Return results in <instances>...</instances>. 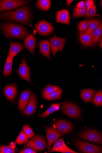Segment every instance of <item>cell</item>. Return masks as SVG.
I'll use <instances>...</instances> for the list:
<instances>
[{"label":"cell","mask_w":102,"mask_h":153,"mask_svg":"<svg viewBox=\"0 0 102 153\" xmlns=\"http://www.w3.org/2000/svg\"><path fill=\"white\" fill-rule=\"evenodd\" d=\"M0 16L7 20L27 24L30 20L31 13L30 8L25 7L15 10L1 14Z\"/></svg>","instance_id":"6da1fadb"},{"label":"cell","mask_w":102,"mask_h":153,"mask_svg":"<svg viewBox=\"0 0 102 153\" xmlns=\"http://www.w3.org/2000/svg\"><path fill=\"white\" fill-rule=\"evenodd\" d=\"M1 27L6 35L13 38L23 39L28 33L25 27L16 24H4L2 25Z\"/></svg>","instance_id":"7a4b0ae2"},{"label":"cell","mask_w":102,"mask_h":153,"mask_svg":"<svg viewBox=\"0 0 102 153\" xmlns=\"http://www.w3.org/2000/svg\"><path fill=\"white\" fill-rule=\"evenodd\" d=\"M47 145V143L44 137L40 135H36L31 140L27 141L25 146L35 151H40L44 150Z\"/></svg>","instance_id":"3957f363"},{"label":"cell","mask_w":102,"mask_h":153,"mask_svg":"<svg viewBox=\"0 0 102 153\" xmlns=\"http://www.w3.org/2000/svg\"><path fill=\"white\" fill-rule=\"evenodd\" d=\"M74 143L80 151L82 153H101L102 152V148L100 146L77 140H74Z\"/></svg>","instance_id":"277c9868"},{"label":"cell","mask_w":102,"mask_h":153,"mask_svg":"<svg viewBox=\"0 0 102 153\" xmlns=\"http://www.w3.org/2000/svg\"><path fill=\"white\" fill-rule=\"evenodd\" d=\"M79 137L82 140L102 145V135L98 131L94 130H86L80 133Z\"/></svg>","instance_id":"5b68a950"},{"label":"cell","mask_w":102,"mask_h":153,"mask_svg":"<svg viewBox=\"0 0 102 153\" xmlns=\"http://www.w3.org/2000/svg\"><path fill=\"white\" fill-rule=\"evenodd\" d=\"M63 113L70 117L79 118L80 116V111L75 104L70 102H64L62 106Z\"/></svg>","instance_id":"8992f818"},{"label":"cell","mask_w":102,"mask_h":153,"mask_svg":"<svg viewBox=\"0 0 102 153\" xmlns=\"http://www.w3.org/2000/svg\"><path fill=\"white\" fill-rule=\"evenodd\" d=\"M67 38H61L55 36L50 39L51 51L54 57L58 51H62L64 48Z\"/></svg>","instance_id":"52a82bcc"},{"label":"cell","mask_w":102,"mask_h":153,"mask_svg":"<svg viewBox=\"0 0 102 153\" xmlns=\"http://www.w3.org/2000/svg\"><path fill=\"white\" fill-rule=\"evenodd\" d=\"M28 3L26 1H0V12L13 9L23 6Z\"/></svg>","instance_id":"ba28073f"},{"label":"cell","mask_w":102,"mask_h":153,"mask_svg":"<svg viewBox=\"0 0 102 153\" xmlns=\"http://www.w3.org/2000/svg\"><path fill=\"white\" fill-rule=\"evenodd\" d=\"M36 29L39 34L48 36L53 32L54 28L49 23L45 20H42L37 24Z\"/></svg>","instance_id":"9c48e42d"},{"label":"cell","mask_w":102,"mask_h":153,"mask_svg":"<svg viewBox=\"0 0 102 153\" xmlns=\"http://www.w3.org/2000/svg\"><path fill=\"white\" fill-rule=\"evenodd\" d=\"M31 68L26 63L25 58L24 57L18 70L20 77L31 82V79L30 76Z\"/></svg>","instance_id":"30bf717a"},{"label":"cell","mask_w":102,"mask_h":153,"mask_svg":"<svg viewBox=\"0 0 102 153\" xmlns=\"http://www.w3.org/2000/svg\"><path fill=\"white\" fill-rule=\"evenodd\" d=\"M57 131L63 135L70 132L72 130V125L69 122L60 120L55 122L53 124Z\"/></svg>","instance_id":"8fae6325"},{"label":"cell","mask_w":102,"mask_h":153,"mask_svg":"<svg viewBox=\"0 0 102 153\" xmlns=\"http://www.w3.org/2000/svg\"><path fill=\"white\" fill-rule=\"evenodd\" d=\"M45 130L47 134V140L49 144L47 148L49 150H50L51 149V146L52 143L57 140L62 135L52 127L46 128Z\"/></svg>","instance_id":"7c38bea8"},{"label":"cell","mask_w":102,"mask_h":153,"mask_svg":"<svg viewBox=\"0 0 102 153\" xmlns=\"http://www.w3.org/2000/svg\"><path fill=\"white\" fill-rule=\"evenodd\" d=\"M40 53L51 61V45L48 40H41L39 45Z\"/></svg>","instance_id":"4fadbf2b"},{"label":"cell","mask_w":102,"mask_h":153,"mask_svg":"<svg viewBox=\"0 0 102 153\" xmlns=\"http://www.w3.org/2000/svg\"><path fill=\"white\" fill-rule=\"evenodd\" d=\"M36 45V42L35 36L33 34H30L26 36L24 41L25 47L33 55L35 54Z\"/></svg>","instance_id":"5bb4252c"},{"label":"cell","mask_w":102,"mask_h":153,"mask_svg":"<svg viewBox=\"0 0 102 153\" xmlns=\"http://www.w3.org/2000/svg\"><path fill=\"white\" fill-rule=\"evenodd\" d=\"M56 22L69 25L70 23L69 14L68 10L63 9L56 13Z\"/></svg>","instance_id":"9a60e30c"},{"label":"cell","mask_w":102,"mask_h":153,"mask_svg":"<svg viewBox=\"0 0 102 153\" xmlns=\"http://www.w3.org/2000/svg\"><path fill=\"white\" fill-rule=\"evenodd\" d=\"M37 102L36 96L33 92L30 99L28 101L27 105L23 113L25 115H31L33 114L36 110Z\"/></svg>","instance_id":"2e32d148"},{"label":"cell","mask_w":102,"mask_h":153,"mask_svg":"<svg viewBox=\"0 0 102 153\" xmlns=\"http://www.w3.org/2000/svg\"><path fill=\"white\" fill-rule=\"evenodd\" d=\"M31 94L30 90L24 91L21 94L19 102V108L21 112H23L28 104Z\"/></svg>","instance_id":"e0dca14e"},{"label":"cell","mask_w":102,"mask_h":153,"mask_svg":"<svg viewBox=\"0 0 102 153\" xmlns=\"http://www.w3.org/2000/svg\"><path fill=\"white\" fill-rule=\"evenodd\" d=\"M24 48V46L21 43L11 42L8 55L13 58L19 52L22 51Z\"/></svg>","instance_id":"ac0fdd59"},{"label":"cell","mask_w":102,"mask_h":153,"mask_svg":"<svg viewBox=\"0 0 102 153\" xmlns=\"http://www.w3.org/2000/svg\"><path fill=\"white\" fill-rule=\"evenodd\" d=\"M102 35V24L95 29L90 35L92 39L93 46L96 45L101 38Z\"/></svg>","instance_id":"d6986e66"},{"label":"cell","mask_w":102,"mask_h":153,"mask_svg":"<svg viewBox=\"0 0 102 153\" xmlns=\"http://www.w3.org/2000/svg\"><path fill=\"white\" fill-rule=\"evenodd\" d=\"M4 91L7 98L10 100H13L16 94L17 88L15 85H8L5 88Z\"/></svg>","instance_id":"ffe728a7"},{"label":"cell","mask_w":102,"mask_h":153,"mask_svg":"<svg viewBox=\"0 0 102 153\" xmlns=\"http://www.w3.org/2000/svg\"><path fill=\"white\" fill-rule=\"evenodd\" d=\"M94 93V91L92 89L83 90L80 94L81 98L85 102H90L93 99Z\"/></svg>","instance_id":"44dd1931"},{"label":"cell","mask_w":102,"mask_h":153,"mask_svg":"<svg viewBox=\"0 0 102 153\" xmlns=\"http://www.w3.org/2000/svg\"><path fill=\"white\" fill-rule=\"evenodd\" d=\"M79 37L82 44L84 46H93L92 41L90 35L84 32H81L79 34Z\"/></svg>","instance_id":"7402d4cb"},{"label":"cell","mask_w":102,"mask_h":153,"mask_svg":"<svg viewBox=\"0 0 102 153\" xmlns=\"http://www.w3.org/2000/svg\"><path fill=\"white\" fill-rule=\"evenodd\" d=\"M13 58L8 55L4 67L3 75L8 76L12 73Z\"/></svg>","instance_id":"603a6c76"},{"label":"cell","mask_w":102,"mask_h":153,"mask_svg":"<svg viewBox=\"0 0 102 153\" xmlns=\"http://www.w3.org/2000/svg\"><path fill=\"white\" fill-rule=\"evenodd\" d=\"M61 103H54L51 105L50 107L44 113L40 116L43 118H45L47 117L55 111L59 110L61 107Z\"/></svg>","instance_id":"cb8c5ba5"},{"label":"cell","mask_w":102,"mask_h":153,"mask_svg":"<svg viewBox=\"0 0 102 153\" xmlns=\"http://www.w3.org/2000/svg\"><path fill=\"white\" fill-rule=\"evenodd\" d=\"M63 92V90L60 88L43 97L44 99L48 101L59 99L62 96Z\"/></svg>","instance_id":"d4e9b609"},{"label":"cell","mask_w":102,"mask_h":153,"mask_svg":"<svg viewBox=\"0 0 102 153\" xmlns=\"http://www.w3.org/2000/svg\"><path fill=\"white\" fill-rule=\"evenodd\" d=\"M101 23L100 20L92 19L87 30L84 32L87 34L91 35L92 32Z\"/></svg>","instance_id":"484cf974"},{"label":"cell","mask_w":102,"mask_h":153,"mask_svg":"<svg viewBox=\"0 0 102 153\" xmlns=\"http://www.w3.org/2000/svg\"><path fill=\"white\" fill-rule=\"evenodd\" d=\"M51 2L49 0H39L36 3L37 7L41 10L48 11L50 8Z\"/></svg>","instance_id":"4316f807"},{"label":"cell","mask_w":102,"mask_h":153,"mask_svg":"<svg viewBox=\"0 0 102 153\" xmlns=\"http://www.w3.org/2000/svg\"><path fill=\"white\" fill-rule=\"evenodd\" d=\"M54 143L53 148L49 151V152H58L66 145L63 138H60Z\"/></svg>","instance_id":"83f0119b"},{"label":"cell","mask_w":102,"mask_h":153,"mask_svg":"<svg viewBox=\"0 0 102 153\" xmlns=\"http://www.w3.org/2000/svg\"><path fill=\"white\" fill-rule=\"evenodd\" d=\"M87 10L85 7L82 8H75L73 11V17L74 18L86 16Z\"/></svg>","instance_id":"f1b7e54d"},{"label":"cell","mask_w":102,"mask_h":153,"mask_svg":"<svg viewBox=\"0 0 102 153\" xmlns=\"http://www.w3.org/2000/svg\"><path fill=\"white\" fill-rule=\"evenodd\" d=\"M60 89V88L59 87L51 85H48L43 89L42 92V97L48 95Z\"/></svg>","instance_id":"f546056e"},{"label":"cell","mask_w":102,"mask_h":153,"mask_svg":"<svg viewBox=\"0 0 102 153\" xmlns=\"http://www.w3.org/2000/svg\"><path fill=\"white\" fill-rule=\"evenodd\" d=\"M92 102L97 106H102V92L101 91H98L96 93Z\"/></svg>","instance_id":"4dcf8cb0"},{"label":"cell","mask_w":102,"mask_h":153,"mask_svg":"<svg viewBox=\"0 0 102 153\" xmlns=\"http://www.w3.org/2000/svg\"><path fill=\"white\" fill-rule=\"evenodd\" d=\"M22 130L28 139H31L34 136L35 134L33 130L28 125H25Z\"/></svg>","instance_id":"1f68e13d"},{"label":"cell","mask_w":102,"mask_h":153,"mask_svg":"<svg viewBox=\"0 0 102 153\" xmlns=\"http://www.w3.org/2000/svg\"><path fill=\"white\" fill-rule=\"evenodd\" d=\"M92 20V19L84 20L80 22L78 24L79 31L81 32H84L88 28Z\"/></svg>","instance_id":"d6a6232c"},{"label":"cell","mask_w":102,"mask_h":153,"mask_svg":"<svg viewBox=\"0 0 102 153\" xmlns=\"http://www.w3.org/2000/svg\"><path fill=\"white\" fill-rule=\"evenodd\" d=\"M28 138L23 131H22L15 141V143L20 145L28 140Z\"/></svg>","instance_id":"836d02e7"},{"label":"cell","mask_w":102,"mask_h":153,"mask_svg":"<svg viewBox=\"0 0 102 153\" xmlns=\"http://www.w3.org/2000/svg\"><path fill=\"white\" fill-rule=\"evenodd\" d=\"M17 151V149H13L9 146H0V153H15Z\"/></svg>","instance_id":"e575fe53"},{"label":"cell","mask_w":102,"mask_h":153,"mask_svg":"<svg viewBox=\"0 0 102 153\" xmlns=\"http://www.w3.org/2000/svg\"><path fill=\"white\" fill-rule=\"evenodd\" d=\"M96 6L94 4L90 9L87 10L86 16L87 18H91L96 16Z\"/></svg>","instance_id":"d590c367"},{"label":"cell","mask_w":102,"mask_h":153,"mask_svg":"<svg viewBox=\"0 0 102 153\" xmlns=\"http://www.w3.org/2000/svg\"><path fill=\"white\" fill-rule=\"evenodd\" d=\"M58 152H61L63 153H78V152H75L71 149L68 148L66 145L60 149Z\"/></svg>","instance_id":"8d00e7d4"},{"label":"cell","mask_w":102,"mask_h":153,"mask_svg":"<svg viewBox=\"0 0 102 153\" xmlns=\"http://www.w3.org/2000/svg\"><path fill=\"white\" fill-rule=\"evenodd\" d=\"M85 7L88 10L94 4V1L92 0H87L85 1Z\"/></svg>","instance_id":"74e56055"},{"label":"cell","mask_w":102,"mask_h":153,"mask_svg":"<svg viewBox=\"0 0 102 153\" xmlns=\"http://www.w3.org/2000/svg\"><path fill=\"white\" fill-rule=\"evenodd\" d=\"M37 152L29 147L25 148L19 152L20 153H36Z\"/></svg>","instance_id":"f35d334b"},{"label":"cell","mask_w":102,"mask_h":153,"mask_svg":"<svg viewBox=\"0 0 102 153\" xmlns=\"http://www.w3.org/2000/svg\"><path fill=\"white\" fill-rule=\"evenodd\" d=\"M85 7V3L84 1H82L78 3L77 5V7L79 8H82Z\"/></svg>","instance_id":"ab89813d"},{"label":"cell","mask_w":102,"mask_h":153,"mask_svg":"<svg viewBox=\"0 0 102 153\" xmlns=\"http://www.w3.org/2000/svg\"><path fill=\"white\" fill-rule=\"evenodd\" d=\"M66 1L67 2V7H69L71 4V3L72 2L74 1H73V0H72V1H71V0H67Z\"/></svg>","instance_id":"60d3db41"},{"label":"cell","mask_w":102,"mask_h":153,"mask_svg":"<svg viewBox=\"0 0 102 153\" xmlns=\"http://www.w3.org/2000/svg\"><path fill=\"white\" fill-rule=\"evenodd\" d=\"M102 38L101 39L100 41V47L101 48H102Z\"/></svg>","instance_id":"b9f144b4"}]
</instances>
